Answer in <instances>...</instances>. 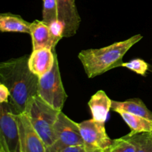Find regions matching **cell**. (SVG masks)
I'll return each mask as SVG.
<instances>
[{
    "mask_svg": "<svg viewBox=\"0 0 152 152\" xmlns=\"http://www.w3.org/2000/svg\"><path fill=\"white\" fill-rule=\"evenodd\" d=\"M59 111H61L53 108L37 96L25 113L47 148L52 146L56 141L53 126Z\"/></svg>",
    "mask_w": 152,
    "mask_h": 152,
    "instance_id": "3",
    "label": "cell"
},
{
    "mask_svg": "<svg viewBox=\"0 0 152 152\" xmlns=\"http://www.w3.org/2000/svg\"><path fill=\"white\" fill-rule=\"evenodd\" d=\"M58 19L64 24V37H71L77 34L80 27V14L75 0H56Z\"/></svg>",
    "mask_w": 152,
    "mask_h": 152,
    "instance_id": "9",
    "label": "cell"
},
{
    "mask_svg": "<svg viewBox=\"0 0 152 152\" xmlns=\"http://www.w3.org/2000/svg\"><path fill=\"white\" fill-rule=\"evenodd\" d=\"M56 146L83 145V140L78 123L71 120L62 111H59L53 126Z\"/></svg>",
    "mask_w": 152,
    "mask_h": 152,
    "instance_id": "7",
    "label": "cell"
},
{
    "mask_svg": "<svg viewBox=\"0 0 152 152\" xmlns=\"http://www.w3.org/2000/svg\"><path fill=\"white\" fill-rule=\"evenodd\" d=\"M31 23L24 20L19 15L1 13L0 15V31L1 32L31 33Z\"/></svg>",
    "mask_w": 152,
    "mask_h": 152,
    "instance_id": "14",
    "label": "cell"
},
{
    "mask_svg": "<svg viewBox=\"0 0 152 152\" xmlns=\"http://www.w3.org/2000/svg\"><path fill=\"white\" fill-rule=\"evenodd\" d=\"M142 39V35L136 34L128 39L101 48L82 50L78 57L88 77L94 78L113 68L122 66L125 54Z\"/></svg>",
    "mask_w": 152,
    "mask_h": 152,
    "instance_id": "2",
    "label": "cell"
},
{
    "mask_svg": "<svg viewBox=\"0 0 152 152\" xmlns=\"http://www.w3.org/2000/svg\"><path fill=\"white\" fill-rule=\"evenodd\" d=\"M42 21L47 25L58 19L57 2L56 0H42Z\"/></svg>",
    "mask_w": 152,
    "mask_h": 152,
    "instance_id": "18",
    "label": "cell"
},
{
    "mask_svg": "<svg viewBox=\"0 0 152 152\" xmlns=\"http://www.w3.org/2000/svg\"><path fill=\"white\" fill-rule=\"evenodd\" d=\"M86 152H101V151H86Z\"/></svg>",
    "mask_w": 152,
    "mask_h": 152,
    "instance_id": "23",
    "label": "cell"
},
{
    "mask_svg": "<svg viewBox=\"0 0 152 152\" xmlns=\"http://www.w3.org/2000/svg\"><path fill=\"white\" fill-rule=\"evenodd\" d=\"M21 152H47V147L33 128L26 114H16Z\"/></svg>",
    "mask_w": 152,
    "mask_h": 152,
    "instance_id": "8",
    "label": "cell"
},
{
    "mask_svg": "<svg viewBox=\"0 0 152 152\" xmlns=\"http://www.w3.org/2000/svg\"><path fill=\"white\" fill-rule=\"evenodd\" d=\"M78 126L86 151L104 152L112 143L105 130V123L91 119L78 123Z\"/></svg>",
    "mask_w": 152,
    "mask_h": 152,
    "instance_id": "6",
    "label": "cell"
},
{
    "mask_svg": "<svg viewBox=\"0 0 152 152\" xmlns=\"http://www.w3.org/2000/svg\"><path fill=\"white\" fill-rule=\"evenodd\" d=\"M137 147V152H152V132L129 133Z\"/></svg>",
    "mask_w": 152,
    "mask_h": 152,
    "instance_id": "17",
    "label": "cell"
},
{
    "mask_svg": "<svg viewBox=\"0 0 152 152\" xmlns=\"http://www.w3.org/2000/svg\"><path fill=\"white\" fill-rule=\"evenodd\" d=\"M48 26L50 29L51 48L53 50L61 39L64 37L65 26H64V24L59 19L53 21L51 23L49 24Z\"/></svg>",
    "mask_w": 152,
    "mask_h": 152,
    "instance_id": "19",
    "label": "cell"
},
{
    "mask_svg": "<svg viewBox=\"0 0 152 152\" xmlns=\"http://www.w3.org/2000/svg\"><path fill=\"white\" fill-rule=\"evenodd\" d=\"M47 152H86L84 145H69V146H56L53 145L47 148Z\"/></svg>",
    "mask_w": 152,
    "mask_h": 152,
    "instance_id": "21",
    "label": "cell"
},
{
    "mask_svg": "<svg viewBox=\"0 0 152 152\" xmlns=\"http://www.w3.org/2000/svg\"><path fill=\"white\" fill-rule=\"evenodd\" d=\"M37 96L57 111H62L67 94L62 83L57 56L52 69L39 78Z\"/></svg>",
    "mask_w": 152,
    "mask_h": 152,
    "instance_id": "4",
    "label": "cell"
},
{
    "mask_svg": "<svg viewBox=\"0 0 152 152\" xmlns=\"http://www.w3.org/2000/svg\"><path fill=\"white\" fill-rule=\"evenodd\" d=\"M122 66L142 76H145L148 70V63L145 62L143 59H139V58L132 59L128 62H123Z\"/></svg>",
    "mask_w": 152,
    "mask_h": 152,
    "instance_id": "20",
    "label": "cell"
},
{
    "mask_svg": "<svg viewBox=\"0 0 152 152\" xmlns=\"http://www.w3.org/2000/svg\"><path fill=\"white\" fill-rule=\"evenodd\" d=\"M56 55L55 49L43 48L33 50L28 58L29 69L39 78L42 77L52 69Z\"/></svg>",
    "mask_w": 152,
    "mask_h": 152,
    "instance_id": "10",
    "label": "cell"
},
{
    "mask_svg": "<svg viewBox=\"0 0 152 152\" xmlns=\"http://www.w3.org/2000/svg\"><path fill=\"white\" fill-rule=\"evenodd\" d=\"M30 30V35L32 38L33 50L43 48L52 49L48 25L43 21L35 20L31 23Z\"/></svg>",
    "mask_w": 152,
    "mask_h": 152,
    "instance_id": "12",
    "label": "cell"
},
{
    "mask_svg": "<svg viewBox=\"0 0 152 152\" xmlns=\"http://www.w3.org/2000/svg\"><path fill=\"white\" fill-rule=\"evenodd\" d=\"M137 147L130 134L113 140L109 148L104 152H137Z\"/></svg>",
    "mask_w": 152,
    "mask_h": 152,
    "instance_id": "16",
    "label": "cell"
},
{
    "mask_svg": "<svg viewBox=\"0 0 152 152\" xmlns=\"http://www.w3.org/2000/svg\"><path fill=\"white\" fill-rule=\"evenodd\" d=\"M111 103L112 100L103 91L100 90L94 94L88 102L92 119L105 123L109 111L111 109Z\"/></svg>",
    "mask_w": 152,
    "mask_h": 152,
    "instance_id": "11",
    "label": "cell"
},
{
    "mask_svg": "<svg viewBox=\"0 0 152 152\" xmlns=\"http://www.w3.org/2000/svg\"><path fill=\"white\" fill-rule=\"evenodd\" d=\"M111 109L114 111L122 110L130 114L141 116L152 121V112L140 99H130L123 102L112 100Z\"/></svg>",
    "mask_w": 152,
    "mask_h": 152,
    "instance_id": "13",
    "label": "cell"
},
{
    "mask_svg": "<svg viewBox=\"0 0 152 152\" xmlns=\"http://www.w3.org/2000/svg\"><path fill=\"white\" fill-rule=\"evenodd\" d=\"M0 152H21L16 114L9 102L0 105Z\"/></svg>",
    "mask_w": 152,
    "mask_h": 152,
    "instance_id": "5",
    "label": "cell"
},
{
    "mask_svg": "<svg viewBox=\"0 0 152 152\" xmlns=\"http://www.w3.org/2000/svg\"><path fill=\"white\" fill-rule=\"evenodd\" d=\"M29 56L13 58L0 64V83L10 91V104L16 114H25L37 96L39 77L28 67Z\"/></svg>",
    "mask_w": 152,
    "mask_h": 152,
    "instance_id": "1",
    "label": "cell"
},
{
    "mask_svg": "<svg viewBox=\"0 0 152 152\" xmlns=\"http://www.w3.org/2000/svg\"><path fill=\"white\" fill-rule=\"evenodd\" d=\"M118 113L125 123L129 126L132 132L131 133H143L152 132V121L141 116L130 114L122 110L115 111Z\"/></svg>",
    "mask_w": 152,
    "mask_h": 152,
    "instance_id": "15",
    "label": "cell"
},
{
    "mask_svg": "<svg viewBox=\"0 0 152 152\" xmlns=\"http://www.w3.org/2000/svg\"><path fill=\"white\" fill-rule=\"evenodd\" d=\"M10 91L8 88L2 83H0V103L8 102Z\"/></svg>",
    "mask_w": 152,
    "mask_h": 152,
    "instance_id": "22",
    "label": "cell"
}]
</instances>
